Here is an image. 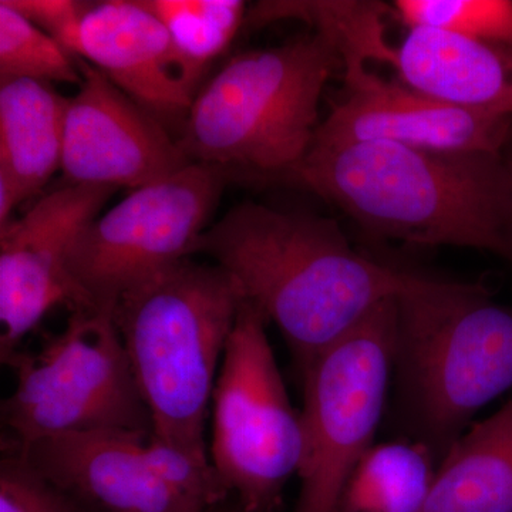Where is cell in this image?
<instances>
[{"instance_id": "6da1fadb", "label": "cell", "mask_w": 512, "mask_h": 512, "mask_svg": "<svg viewBox=\"0 0 512 512\" xmlns=\"http://www.w3.org/2000/svg\"><path fill=\"white\" fill-rule=\"evenodd\" d=\"M197 254L224 269L242 298L278 328L299 375L380 303L441 282L359 254L328 218L252 201L205 229Z\"/></svg>"}, {"instance_id": "7a4b0ae2", "label": "cell", "mask_w": 512, "mask_h": 512, "mask_svg": "<svg viewBox=\"0 0 512 512\" xmlns=\"http://www.w3.org/2000/svg\"><path fill=\"white\" fill-rule=\"evenodd\" d=\"M289 177L380 237L511 259L504 153H451L387 141L312 143Z\"/></svg>"}, {"instance_id": "3957f363", "label": "cell", "mask_w": 512, "mask_h": 512, "mask_svg": "<svg viewBox=\"0 0 512 512\" xmlns=\"http://www.w3.org/2000/svg\"><path fill=\"white\" fill-rule=\"evenodd\" d=\"M242 295L217 265L187 258L117 301L113 318L151 439L211 466L205 441L212 394Z\"/></svg>"}, {"instance_id": "277c9868", "label": "cell", "mask_w": 512, "mask_h": 512, "mask_svg": "<svg viewBox=\"0 0 512 512\" xmlns=\"http://www.w3.org/2000/svg\"><path fill=\"white\" fill-rule=\"evenodd\" d=\"M483 285L441 281L399 299L392 386L407 439L437 460L484 406L512 389V306Z\"/></svg>"}, {"instance_id": "5b68a950", "label": "cell", "mask_w": 512, "mask_h": 512, "mask_svg": "<svg viewBox=\"0 0 512 512\" xmlns=\"http://www.w3.org/2000/svg\"><path fill=\"white\" fill-rule=\"evenodd\" d=\"M343 69L320 33L232 57L192 101L181 137L191 163L291 175L315 138L319 103Z\"/></svg>"}, {"instance_id": "8992f818", "label": "cell", "mask_w": 512, "mask_h": 512, "mask_svg": "<svg viewBox=\"0 0 512 512\" xmlns=\"http://www.w3.org/2000/svg\"><path fill=\"white\" fill-rule=\"evenodd\" d=\"M15 389L0 407L6 437L23 447L64 434L131 431L151 434V419L113 313L77 309L39 352L3 357Z\"/></svg>"}, {"instance_id": "52a82bcc", "label": "cell", "mask_w": 512, "mask_h": 512, "mask_svg": "<svg viewBox=\"0 0 512 512\" xmlns=\"http://www.w3.org/2000/svg\"><path fill=\"white\" fill-rule=\"evenodd\" d=\"M266 326L242 299L210 410L211 466L247 512L278 511L305 454L301 414L289 400Z\"/></svg>"}, {"instance_id": "ba28073f", "label": "cell", "mask_w": 512, "mask_h": 512, "mask_svg": "<svg viewBox=\"0 0 512 512\" xmlns=\"http://www.w3.org/2000/svg\"><path fill=\"white\" fill-rule=\"evenodd\" d=\"M399 299L367 313L303 369L305 454L295 512H338L340 495L375 437L392 387Z\"/></svg>"}, {"instance_id": "9c48e42d", "label": "cell", "mask_w": 512, "mask_h": 512, "mask_svg": "<svg viewBox=\"0 0 512 512\" xmlns=\"http://www.w3.org/2000/svg\"><path fill=\"white\" fill-rule=\"evenodd\" d=\"M225 180L227 170L190 163L101 212L70 252L83 309L113 313L124 293L194 256Z\"/></svg>"}, {"instance_id": "30bf717a", "label": "cell", "mask_w": 512, "mask_h": 512, "mask_svg": "<svg viewBox=\"0 0 512 512\" xmlns=\"http://www.w3.org/2000/svg\"><path fill=\"white\" fill-rule=\"evenodd\" d=\"M131 431L2 444L99 512H208L229 498L212 466Z\"/></svg>"}, {"instance_id": "8fae6325", "label": "cell", "mask_w": 512, "mask_h": 512, "mask_svg": "<svg viewBox=\"0 0 512 512\" xmlns=\"http://www.w3.org/2000/svg\"><path fill=\"white\" fill-rule=\"evenodd\" d=\"M117 188L67 184L0 228V359L59 305L83 309L69 271L74 242Z\"/></svg>"}, {"instance_id": "7c38bea8", "label": "cell", "mask_w": 512, "mask_h": 512, "mask_svg": "<svg viewBox=\"0 0 512 512\" xmlns=\"http://www.w3.org/2000/svg\"><path fill=\"white\" fill-rule=\"evenodd\" d=\"M79 67L82 83L64 126L67 183L137 190L191 163L156 116L80 57Z\"/></svg>"}, {"instance_id": "4fadbf2b", "label": "cell", "mask_w": 512, "mask_h": 512, "mask_svg": "<svg viewBox=\"0 0 512 512\" xmlns=\"http://www.w3.org/2000/svg\"><path fill=\"white\" fill-rule=\"evenodd\" d=\"M345 94L319 124L313 143L387 141L423 150L503 154L511 117L477 113L417 92L400 80L343 64Z\"/></svg>"}, {"instance_id": "5bb4252c", "label": "cell", "mask_w": 512, "mask_h": 512, "mask_svg": "<svg viewBox=\"0 0 512 512\" xmlns=\"http://www.w3.org/2000/svg\"><path fill=\"white\" fill-rule=\"evenodd\" d=\"M79 57L165 127L177 123L183 133L200 79L140 0L92 3L80 30Z\"/></svg>"}, {"instance_id": "9a60e30c", "label": "cell", "mask_w": 512, "mask_h": 512, "mask_svg": "<svg viewBox=\"0 0 512 512\" xmlns=\"http://www.w3.org/2000/svg\"><path fill=\"white\" fill-rule=\"evenodd\" d=\"M392 66L431 99L512 119V49L444 32L409 29Z\"/></svg>"}, {"instance_id": "2e32d148", "label": "cell", "mask_w": 512, "mask_h": 512, "mask_svg": "<svg viewBox=\"0 0 512 512\" xmlns=\"http://www.w3.org/2000/svg\"><path fill=\"white\" fill-rule=\"evenodd\" d=\"M423 512H512V396L448 448Z\"/></svg>"}, {"instance_id": "e0dca14e", "label": "cell", "mask_w": 512, "mask_h": 512, "mask_svg": "<svg viewBox=\"0 0 512 512\" xmlns=\"http://www.w3.org/2000/svg\"><path fill=\"white\" fill-rule=\"evenodd\" d=\"M69 99L53 84L0 82V173L28 200L62 170Z\"/></svg>"}, {"instance_id": "ac0fdd59", "label": "cell", "mask_w": 512, "mask_h": 512, "mask_svg": "<svg viewBox=\"0 0 512 512\" xmlns=\"http://www.w3.org/2000/svg\"><path fill=\"white\" fill-rule=\"evenodd\" d=\"M439 460L410 439L375 444L353 468L338 512H423Z\"/></svg>"}, {"instance_id": "d6986e66", "label": "cell", "mask_w": 512, "mask_h": 512, "mask_svg": "<svg viewBox=\"0 0 512 512\" xmlns=\"http://www.w3.org/2000/svg\"><path fill=\"white\" fill-rule=\"evenodd\" d=\"M392 6L380 2L311 0L261 2L249 9L245 25L261 28L281 19H299L335 45L343 64L370 60L393 64L396 47L384 36V18Z\"/></svg>"}, {"instance_id": "ffe728a7", "label": "cell", "mask_w": 512, "mask_h": 512, "mask_svg": "<svg viewBox=\"0 0 512 512\" xmlns=\"http://www.w3.org/2000/svg\"><path fill=\"white\" fill-rule=\"evenodd\" d=\"M167 30L175 52L201 80L247 22L241 0H140Z\"/></svg>"}, {"instance_id": "44dd1931", "label": "cell", "mask_w": 512, "mask_h": 512, "mask_svg": "<svg viewBox=\"0 0 512 512\" xmlns=\"http://www.w3.org/2000/svg\"><path fill=\"white\" fill-rule=\"evenodd\" d=\"M82 83L79 57L33 25L8 0L0 2V82Z\"/></svg>"}, {"instance_id": "7402d4cb", "label": "cell", "mask_w": 512, "mask_h": 512, "mask_svg": "<svg viewBox=\"0 0 512 512\" xmlns=\"http://www.w3.org/2000/svg\"><path fill=\"white\" fill-rule=\"evenodd\" d=\"M392 9L407 29L444 30L512 49L511 0H396Z\"/></svg>"}, {"instance_id": "603a6c76", "label": "cell", "mask_w": 512, "mask_h": 512, "mask_svg": "<svg viewBox=\"0 0 512 512\" xmlns=\"http://www.w3.org/2000/svg\"><path fill=\"white\" fill-rule=\"evenodd\" d=\"M0 512H99L46 477L25 457L3 451Z\"/></svg>"}, {"instance_id": "cb8c5ba5", "label": "cell", "mask_w": 512, "mask_h": 512, "mask_svg": "<svg viewBox=\"0 0 512 512\" xmlns=\"http://www.w3.org/2000/svg\"><path fill=\"white\" fill-rule=\"evenodd\" d=\"M8 3L70 55L79 57L80 30L92 3L76 0H8Z\"/></svg>"}, {"instance_id": "d4e9b609", "label": "cell", "mask_w": 512, "mask_h": 512, "mask_svg": "<svg viewBox=\"0 0 512 512\" xmlns=\"http://www.w3.org/2000/svg\"><path fill=\"white\" fill-rule=\"evenodd\" d=\"M22 192L6 174L0 173V228L6 227L13 210L23 202Z\"/></svg>"}, {"instance_id": "484cf974", "label": "cell", "mask_w": 512, "mask_h": 512, "mask_svg": "<svg viewBox=\"0 0 512 512\" xmlns=\"http://www.w3.org/2000/svg\"><path fill=\"white\" fill-rule=\"evenodd\" d=\"M208 512H247L234 500V498H228L224 503L215 505Z\"/></svg>"}, {"instance_id": "4316f807", "label": "cell", "mask_w": 512, "mask_h": 512, "mask_svg": "<svg viewBox=\"0 0 512 512\" xmlns=\"http://www.w3.org/2000/svg\"><path fill=\"white\" fill-rule=\"evenodd\" d=\"M504 158H505V164H507L508 174H510L511 198H512V138L510 140V143H508V146L505 147ZM511 251H512V217H511ZM511 261H512V254H511Z\"/></svg>"}]
</instances>
